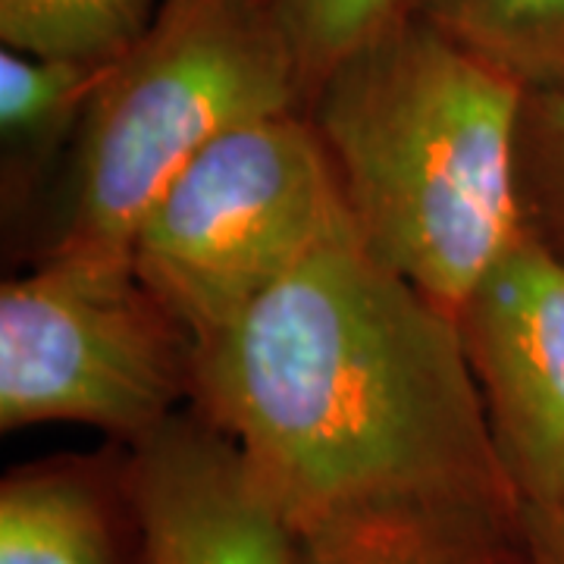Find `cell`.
<instances>
[{
  "instance_id": "4",
  "label": "cell",
  "mask_w": 564,
  "mask_h": 564,
  "mask_svg": "<svg viewBox=\"0 0 564 564\" xmlns=\"http://www.w3.org/2000/svg\"><path fill=\"white\" fill-rule=\"evenodd\" d=\"M343 226V192L314 126L304 110H282L188 163L144 210L129 254L202 351Z\"/></svg>"
},
{
  "instance_id": "11",
  "label": "cell",
  "mask_w": 564,
  "mask_h": 564,
  "mask_svg": "<svg viewBox=\"0 0 564 564\" xmlns=\"http://www.w3.org/2000/svg\"><path fill=\"white\" fill-rule=\"evenodd\" d=\"M411 10L527 95L564 91V0H414Z\"/></svg>"
},
{
  "instance_id": "2",
  "label": "cell",
  "mask_w": 564,
  "mask_h": 564,
  "mask_svg": "<svg viewBox=\"0 0 564 564\" xmlns=\"http://www.w3.org/2000/svg\"><path fill=\"white\" fill-rule=\"evenodd\" d=\"M524 101L518 82L408 10L304 104L358 242L452 314L524 232Z\"/></svg>"
},
{
  "instance_id": "9",
  "label": "cell",
  "mask_w": 564,
  "mask_h": 564,
  "mask_svg": "<svg viewBox=\"0 0 564 564\" xmlns=\"http://www.w3.org/2000/svg\"><path fill=\"white\" fill-rule=\"evenodd\" d=\"M302 564H536L521 505L380 511L302 536Z\"/></svg>"
},
{
  "instance_id": "12",
  "label": "cell",
  "mask_w": 564,
  "mask_h": 564,
  "mask_svg": "<svg viewBox=\"0 0 564 564\" xmlns=\"http://www.w3.org/2000/svg\"><path fill=\"white\" fill-rule=\"evenodd\" d=\"M163 0H0L3 47L117 63L158 20Z\"/></svg>"
},
{
  "instance_id": "3",
  "label": "cell",
  "mask_w": 564,
  "mask_h": 564,
  "mask_svg": "<svg viewBox=\"0 0 564 564\" xmlns=\"http://www.w3.org/2000/svg\"><path fill=\"white\" fill-rule=\"evenodd\" d=\"M282 110H304V91L270 0H163L88 107L51 251L129 254L144 210L188 163Z\"/></svg>"
},
{
  "instance_id": "13",
  "label": "cell",
  "mask_w": 564,
  "mask_h": 564,
  "mask_svg": "<svg viewBox=\"0 0 564 564\" xmlns=\"http://www.w3.org/2000/svg\"><path fill=\"white\" fill-rule=\"evenodd\" d=\"M411 3L414 0H270L299 66L304 104L345 54L404 17Z\"/></svg>"
},
{
  "instance_id": "10",
  "label": "cell",
  "mask_w": 564,
  "mask_h": 564,
  "mask_svg": "<svg viewBox=\"0 0 564 564\" xmlns=\"http://www.w3.org/2000/svg\"><path fill=\"white\" fill-rule=\"evenodd\" d=\"M113 63H85L0 51V148L3 198L22 195L44 176L66 144H76L88 107Z\"/></svg>"
},
{
  "instance_id": "5",
  "label": "cell",
  "mask_w": 564,
  "mask_h": 564,
  "mask_svg": "<svg viewBox=\"0 0 564 564\" xmlns=\"http://www.w3.org/2000/svg\"><path fill=\"white\" fill-rule=\"evenodd\" d=\"M198 348L132 254L47 251L0 289V430L85 423L135 443L195 395Z\"/></svg>"
},
{
  "instance_id": "7",
  "label": "cell",
  "mask_w": 564,
  "mask_h": 564,
  "mask_svg": "<svg viewBox=\"0 0 564 564\" xmlns=\"http://www.w3.org/2000/svg\"><path fill=\"white\" fill-rule=\"evenodd\" d=\"M122 486L141 564H302V533L198 408L129 443Z\"/></svg>"
},
{
  "instance_id": "8",
  "label": "cell",
  "mask_w": 564,
  "mask_h": 564,
  "mask_svg": "<svg viewBox=\"0 0 564 564\" xmlns=\"http://www.w3.org/2000/svg\"><path fill=\"white\" fill-rule=\"evenodd\" d=\"M122 467L79 458L17 467L0 484V564H122Z\"/></svg>"
},
{
  "instance_id": "1",
  "label": "cell",
  "mask_w": 564,
  "mask_h": 564,
  "mask_svg": "<svg viewBox=\"0 0 564 564\" xmlns=\"http://www.w3.org/2000/svg\"><path fill=\"white\" fill-rule=\"evenodd\" d=\"M195 408L299 533L426 505H521L455 314L351 223L198 351Z\"/></svg>"
},
{
  "instance_id": "15",
  "label": "cell",
  "mask_w": 564,
  "mask_h": 564,
  "mask_svg": "<svg viewBox=\"0 0 564 564\" xmlns=\"http://www.w3.org/2000/svg\"><path fill=\"white\" fill-rule=\"evenodd\" d=\"M530 543L536 552V564H564V508L545 518H527Z\"/></svg>"
},
{
  "instance_id": "14",
  "label": "cell",
  "mask_w": 564,
  "mask_h": 564,
  "mask_svg": "<svg viewBox=\"0 0 564 564\" xmlns=\"http://www.w3.org/2000/svg\"><path fill=\"white\" fill-rule=\"evenodd\" d=\"M518 185L524 226L564 261V91L527 95Z\"/></svg>"
},
{
  "instance_id": "6",
  "label": "cell",
  "mask_w": 564,
  "mask_h": 564,
  "mask_svg": "<svg viewBox=\"0 0 564 564\" xmlns=\"http://www.w3.org/2000/svg\"><path fill=\"white\" fill-rule=\"evenodd\" d=\"M505 477L527 518L564 508V261L530 229L455 311Z\"/></svg>"
}]
</instances>
